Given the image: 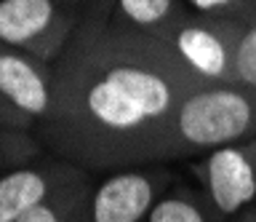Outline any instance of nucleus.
Masks as SVG:
<instances>
[{
    "label": "nucleus",
    "mask_w": 256,
    "mask_h": 222,
    "mask_svg": "<svg viewBox=\"0 0 256 222\" xmlns=\"http://www.w3.org/2000/svg\"><path fill=\"white\" fill-rule=\"evenodd\" d=\"M83 22V11L59 0H0V46L54 65Z\"/></svg>",
    "instance_id": "7ed1b4c3"
},
{
    "label": "nucleus",
    "mask_w": 256,
    "mask_h": 222,
    "mask_svg": "<svg viewBox=\"0 0 256 222\" xmlns=\"http://www.w3.org/2000/svg\"><path fill=\"white\" fill-rule=\"evenodd\" d=\"M0 97L11 102L35 126H40L54 110L51 65L24 51L0 46Z\"/></svg>",
    "instance_id": "6e6552de"
},
{
    "label": "nucleus",
    "mask_w": 256,
    "mask_h": 222,
    "mask_svg": "<svg viewBox=\"0 0 256 222\" xmlns=\"http://www.w3.org/2000/svg\"><path fill=\"white\" fill-rule=\"evenodd\" d=\"M59 3L72 6V9H78V11H83V14H86V0H59Z\"/></svg>",
    "instance_id": "a211bd4d"
},
{
    "label": "nucleus",
    "mask_w": 256,
    "mask_h": 222,
    "mask_svg": "<svg viewBox=\"0 0 256 222\" xmlns=\"http://www.w3.org/2000/svg\"><path fill=\"white\" fill-rule=\"evenodd\" d=\"M198 190L219 222H230L256 206V137L219 147L192 166Z\"/></svg>",
    "instance_id": "39448f33"
},
{
    "label": "nucleus",
    "mask_w": 256,
    "mask_h": 222,
    "mask_svg": "<svg viewBox=\"0 0 256 222\" xmlns=\"http://www.w3.org/2000/svg\"><path fill=\"white\" fill-rule=\"evenodd\" d=\"M112 6H115V0H86V14H83V17L110 19Z\"/></svg>",
    "instance_id": "dca6fc26"
},
{
    "label": "nucleus",
    "mask_w": 256,
    "mask_h": 222,
    "mask_svg": "<svg viewBox=\"0 0 256 222\" xmlns=\"http://www.w3.org/2000/svg\"><path fill=\"white\" fill-rule=\"evenodd\" d=\"M187 17L184 0H115L107 22L118 30L158 38L166 43V38Z\"/></svg>",
    "instance_id": "1a4fd4ad"
},
{
    "label": "nucleus",
    "mask_w": 256,
    "mask_h": 222,
    "mask_svg": "<svg viewBox=\"0 0 256 222\" xmlns=\"http://www.w3.org/2000/svg\"><path fill=\"white\" fill-rule=\"evenodd\" d=\"M184 6H190L192 14H198V17L246 22L251 0H184Z\"/></svg>",
    "instance_id": "4468645a"
},
{
    "label": "nucleus",
    "mask_w": 256,
    "mask_h": 222,
    "mask_svg": "<svg viewBox=\"0 0 256 222\" xmlns=\"http://www.w3.org/2000/svg\"><path fill=\"white\" fill-rule=\"evenodd\" d=\"M0 126H8V129H22V131H35L38 129L30 118H24L19 110H16L11 102H6L3 97H0Z\"/></svg>",
    "instance_id": "2eb2a0df"
},
{
    "label": "nucleus",
    "mask_w": 256,
    "mask_h": 222,
    "mask_svg": "<svg viewBox=\"0 0 256 222\" xmlns=\"http://www.w3.org/2000/svg\"><path fill=\"white\" fill-rule=\"evenodd\" d=\"M246 22L211 19L190 14L171 35L166 46L208 86H232L235 75L238 41L243 35Z\"/></svg>",
    "instance_id": "20e7f679"
},
{
    "label": "nucleus",
    "mask_w": 256,
    "mask_h": 222,
    "mask_svg": "<svg viewBox=\"0 0 256 222\" xmlns=\"http://www.w3.org/2000/svg\"><path fill=\"white\" fill-rule=\"evenodd\" d=\"M91 193H94L91 179H80L75 185L59 190L56 195L35 206L32 211H27L19 222H72L78 214H83L88 209Z\"/></svg>",
    "instance_id": "9b49d317"
},
{
    "label": "nucleus",
    "mask_w": 256,
    "mask_h": 222,
    "mask_svg": "<svg viewBox=\"0 0 256 222\" xmlns=\"http://www.w3.org/2000/svg\"><path fill=\"white\" fill-rule=\"evenodd\" d=\"M147 222H219L203 193L187 185H171L155 201Z\"/></svg>",
    "instance_id": "9d476101"
},
{
    "label": "nucleus",
    "mask_w": 256,
    "mask_h": 222,
    "mask_svg": "<svg viewBox=\"0 0 256 222\" xmlns=\"http://www.w3.org/2000/svg\"><path fill=\"white\" fill-rule=\"evenodd\" d=\"M230 222H256V206H254V209H248V211H243L240 217L230 219Z\"/></svg>",
    "instance_id": "f3484780"
},
{
    "label": "nucleus",
    "mask_w": 256,
    "mask_h": 222,
    "mask_svg": "<svg viewBox=\"0 0 256 222\" xmlns=\"http://www.w3.org/2000/svg\"><path fill=\"white\" fill-rule=\"evenodd\" d=\"M54 110L38 139L86 171L163 163L168 131L200 78L158 38L83 17L51 65Z\"/></svg>",
    "instance_id": "f257e3e1"
},
{
    "label": "nucleus",
    "mask_w": 256,
    "mask_h": 222,
    "mask_svg": "<svg viewBox=\"0 0 256 222\" xmlns=\"http://www.w3.org/2000/svg\"><path fill=\"white\" fill-rule=\"evenodd\" d=\"M256 137V89L251 86H203L182 102L168 131L163 163L192 153H214L219 147Z\"/></svg>",
    "instance_id": "f03ea898"
},
{
    "label": "nucleus",
    "mask_w": 256,
    "mask_h": 222,
    "mask_svg": "<svg viewBox=\"0 0 256 222\" xmlns=\"http://www.w3.org/2000/svg\"><path fill=\"white\" fill-rule=\"evenodd\" d=\"M88 179V171L64 158H38L0 174V222H19L59 190Z\"/></svg>",
    "instance_id": "0eeeda50"
},
{
    "label": "nucleus",
    "mask_w": 256,
    "mask_h": 222,
    "mask_svg": "<svg viewBox=\"0 0 256 222\" xmlns=\"http://www.w3.org/2000/svg\"><path fill=\"white\" fill-rule=\"evenodd\" d=\"M72 222H88V209H86L83 214H78V217H75V219H72Z\"/></svg>",
    "instance_id": "6ab92c4d"
},
{
    "label": "nucleus",
    "mask_w": 256,
    "mask_h": 222,
    "mask_svg": "<svg viewBox=\"0 0 256 222\" xmlns=\"http://www.w3.org/2000/svg\"><path fill=\"white\" fill-rule=\"evenodd\" d=\"M171 185L174 174L166 163L110 171L94 185L88 222H147L155 201Z\"/></svg>",
    "instance_id": "423d86ee"
},
{
    "label": "nucleus",
    "mask_w": 256,
    "mask_h": 222,
    "mask_svg": "<svg viewBox=\"0 0 256 222\" xmlns=\"http://www.w3.org/2000/svg\"><path fill=\"white\" fill-rule=\"evenodd\" d=\"M235 75H238L240 86L256 89V0H251V9L246 14L243 35H240V41H238Z\"/></svg>",
    "instance_id": "ddd939ff"
},
{
    "label": "nucleus",
    "mask_w": 256,
    "mask_h": 222,
    "mask_svg": "<svg viewBox=\"0 0 256 222\" xmlns=\"http://www.w3.org/2000/svg\"><path fill=\"white\" fill-rule=\"evenodd\" d=\"M40 153H43V142L38 139L35 131L0 126V174L38 161Z\"/></svg>",
    "instance_id": "f8f14e48"
}]
</instances>
